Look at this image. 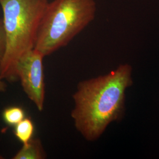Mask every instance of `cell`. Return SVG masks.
Returning <instances> with one entry per match:
<instances>
[{
    "mask_svg": "<svg viewBox=\"0 0 159 159\" xmlns=\"http://www.w3.org/2000/svg\"><path fill=\"white\" fill-rule=\"evenodd\" d=\"M133 84V67L128 63L120 64L107 74L80 81L73 94L71 117L85 140L96 141L110 124L123 119L126 91Z\"/></svg>",
    "mask_w": 159,
    "mask_h": 159,
    "instance_id": "6da1fadb",
    "label": "cell"
},
{
    "mask_svg": "<svg viewBox=\"0 0 159 159\" xmlns=\"http://www.w3.org/2000/svg\"><path fill=\"white\" fill-rule=\"evenodd\" d=\"M48 0H0L6 34V50L0 64L2 78L18 80L16 67L20 58L34 48L40 23Z\"/></svg>",
    "mask_w": 159,
    "mask_h": 159,
    "instance_id": "7a4b0ae2",
    "label": "cell"
},
{
    "mask_svg": "<svg viewBox=\"0 0 159 159\" xmlns=\"http://www.w3.org/2000/svg\"><path fill=\"white\" fill-rule=\"evenodd\" d=\"M95 0H54L42 17L34 48L45 57L67 46L94 19Z\"/></svg>",
    "mask_w": 159,
    "mask_h": 159,
    "instance_id": "3957f363",
    "label": "cell"
},
{
    "mask_svg": "<svg viewBox=\"0 0 159 159\" xmlns=\"http://www.w3.org/2000/svg\"><path fill=\"white\" fill-rule=\"evenodd\" d=\"M44 57L40 51L33 48L20 58L16 67L17 78L23 90L40 111L44 110L45 100Z\"/></svg>",
    "mask_w": 159,
    "mask_h": 159,
    "instance_id": "277c9868",
    "label": "cell"
},
{
    "mask_svg": "<svg viewBox=\"0 0 159 159\" xmlns=\"http://www.w3.org/2000/svg\"><path fill=\"white\" fill-rule=\"evenodd\" d=\"M47 157L46 152L41 141L39 138H33L12 157L13 159H44Z\"/></svg>",
    "mask_w": 159,
    "mask_h": 159,
    "instance_id": "5b68a950",
    "label": "cell"
},
{
    "mask_svg": "<svg viewBox=\"0 0 159 159\" xmlns=\"http://www.w3.org/2000/svg\"><path fill=\"white\" fill-rule=\"evenodd\" d=\"M35 127L33 120L30 118H25L14 126V134L17 139L25 144L33 138Z\"/></svg>",
    "mask_w": 159,
    "mask_h": 159,
    "instance_id": "8992f818",
    "label": "cell"
},
{
    "mask_svg": "<svg viewBox=\"0 0 159 159\" xmlns=\"http://www.w3.org/2000/svg\"><path fill=\"white\" fill-rule=\"evenodd\" d=\"M2 117L6 125L15 126L25 118V113L21 107L13 106L5 108L2 111Z\"/></svg>",
    "mask_w": 159,
    "mask_h": 159,
    "instance_id": "52a82bcc",
    "label": "cell"
},
{
    "mask_svg": "<svg viewBox=\"0 0 159 159\" xmlns=\"http://www.w3.org/2000/svg\"><path fill=\"white\" fill-rule=\"evenodd\" d=\"M6 50V30L3 20L0 18V64L1 63Z\"/></svg>",
    "mask_w": 159,
    "mask_h": 159,
    "instance_id": "ba28073f",
    "label": "cell"
},
{
    "mask_svg": "<svg viewBox=\"0 0 159 159\" xmlns=\"http://www.w3.org/2000/svg\"><path fill=\"white\" fill-rule=\"evenodd\" d=\"M7 85L0 74V93L5 92L7 90Z\"/></svg>",
    "mask_w": 159,
    "mask_h": 159,
    "instance_id": "9c48e42d",
    "label": "cell"
}]
</instances>
